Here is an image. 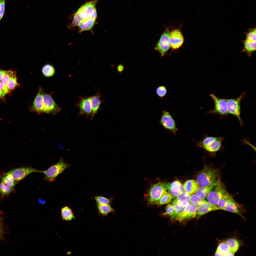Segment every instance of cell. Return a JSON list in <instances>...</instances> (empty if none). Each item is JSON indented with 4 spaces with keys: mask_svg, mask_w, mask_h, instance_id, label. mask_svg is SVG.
I'll use <instances>...</instances> for the list:
<instances>
[{
    "mask_svg": "<svg viewBox=\"0 0 256 256\" xmlns=\"http://www.w3.org/2000/svg\"><path fill=\"white\" fill-rule=\"evenodd\" d=\"M220 180L219 169L205 165L203 169L197 174L196 180L200 186H207Z\"/></svg>",
    "mask_w": 256,
    "mask_h": 256,
    "instance_id": "cell-1",
    "label": "cell"
},
{
    "mask_svg": "<svg viewBox=\"0 0 256 256\" xmlns=\"http://www.w3.org/2000/svg\"><path fill=\"white\" fill-rule=\"evenodd\" d=\"M167 190L166 183L160 182L151 185L145 195L148 204L156 205L163 193Z\"/></svg>",
    "mask_w": 256,
    "mask_h": 256,
    "instance_id": "cell-2",
    "label": "cell"
},
{
    "mask_svg": "<svg viewBox=\"0 0 256 256\" xmlns=\"http://www.w3.org/2000/svg\"><path fill=\"white\" fill-rule=\"evenodd\" d=\"M69 166L65 163L62 158H61L56 164L51 166L47 170L42 171L45 176L44 180L51 182L55 180L56 178L62 173Z\"/></svg>",
    "mask_w": 256,
    "mask_h": 256,
    "instance_id": "cell-3",
    "label": "cell"
},
{
    "mask_svg": "<svg viewBox=\"0 0 256 256\" xmlns=\"http://www.w3.org/2000/svg\"><path fill=\"white\" fill-rule=\"evenodd\" d=\"M226 191L221 180L219 181L214 184L208 193L206 197L207 201L217 207L219 200Z\"/></svg>",
    "mask_w": 256,
    "mask_h": 256,
    "instance_id": "cell-4",
    "label": "cell"
},
{
    "mask_svg": "<svg viewBox=\"0 0 256 256\" xmlns=\"http://www.w3.org/2000/svg\"><path fill=\"white\" fill-rule=\"evenodd\" d=\"M245 94V92L243 93L236 98L226 99L229 114L235 116L238 119L241 125H242L243 123L240 117V104L241 101L244 96Z\"/></svg>",
    "mask_w": 256,
    "mask_h": 256,
    "instance_id": "cell-5",
    "label": "cell"
},
{
    "mask_svg": "<svg viewBox=\"0 0 256 256\" xmlns=\"http://www.w3.org/2000/svg\"><path fill=\"white\" fill-rule=\"evenodd\" d=\"M170 32L169 29L166 28L161 35L155 48V50L160 52L162 57L165 55L170 48Z\"/></svg>",
    "mask_w": 256,
    "mask_h": 256,
    "instance_id": "cell-6",
    "label": "cell"
},
{
    "mask_svg": "<svg viewBox=\"0 0 256 256\" xmlns=\"http://www.w3.org/2000/svg\"><path fill=\"white\" fill-rule=\"evenodd\" d=\"M210 96L213 100L215 105L214 109L208 112L209 114H217L222 115L229 114L226 99L219 98L214 93L211 94Z\"/></svg>",
    "mask_w": 256,
    "mask_h": 256,
    "instance_id": "cell-7",
    "label": "cell"
},
{
    "mask_svg": "<svg viewBox=\"0 0 256 256\" xmlns=\"http://www.w3.org/2000/svg\"><path fill=\"white\" fill-rule=\"evenodd\" d=\"M43 113L55 115L61 110L52 97L44 92L43 94Z\"/></svg>",
    "mask_w": 256,
    "mask_h": 256,
    "instance_id": "cell-8",
    "label": "cell"
},
{
    "mask_svg": "<svg viewBox=\"0 0 256 256\" xmlns=\"http://www.w3.org/2000/svg\"><path fill=\"white\" fill-rule=\"evenodd\" d=\"M12 176L18 183L29 174L35 172H42L32 167H20L12 170L8 172Z\"/></svg>",
    "mask_w": 256,
    "mask_h": 256,
    "instance_id": "cell-9",
    "label": "cell"
},
{
    "mask_svg": "<svg viewBox=\"0 0 256 256\" xmlns=\"http://www.w3.org/2000/svg\"><path fill=\"white\" fill-rule=\"evenodd\" d=\"M160 123L165 129L174 134L178 130L171 115L166 111L163 110Z\"/></svg>",
    "mask_w": 256,
    "mask_h": 256,
    "instance_id": "cell-10",
    "label": "cell"
},
{
    "mask_svg": "<svg viewBox=\"0 0 256 256\" xmlns=\"http://www.w3.org/2000/svg\"><path fill=\"white\" fill-rule=\"evenodd\" d=\"M99 0H93L82 6L77 11L84 21L91 18Z\"/></svg>",
    "mask_w": 256,
    "mask_h": 256,
    "instance_id": "cell-11",
    "label": "cell"
},
{
    "mask_svg": "<svg viewBox=\"0 0 256 256\" xmlns=\"http://www.w3.org/2000/svg\"><path fill=\"white\" fill-rule=\"evenodd\" d=\"M169 41L170 46L173 50L177 49L183 44L184 39L180 29L175 28L170 32Z\"/></svg>",
    "mask_w": 256,
    "mask_h": 256,
    "instance_id": "cell-12",
    "label": "cell"
},
{
    "mask_svg": "<svg viewBox=\"0 0 256 256\" xmlns=\"http://www.w3.org/2000/svg\"><path fill=\"white\" fill-rule=\"evenodd\" d=\"M197 207L189 203L185 207L184 211L177 216L175 219L180 222L194 218L196 215Z\"/></svg>",
    "mask_w": 256,
    "mask_h": 256,
    "instance_id": "cell-13",
    "label": "cell"
},
{
    "mask_svg": "<svg viewBox=\"0 0 256 256\" xmlns=\"http://www.w3.org/2000/svg\"><path fill=\"white\" fill-rule=\"evenodd\" d=\"M44 92L42 88L40 87L38 93L32 105L30 108L31 112H34L38 114L43 113V94Z\"/></svg>",
    "mask_w": 256,
    "mask_h": 256,
    "instance_id": "cell-14",
    "label": "cell"
},
{
    "mask_svg": "<svg viewBox=\"0 0 256 256\" xmlns=\"http://www.w3.org/2000/svg\"><path fill=\"white\" fill-rule=\"evenodd\" d=\"M224 139L223 137H217L213 142L204 147L203 149L210 155L213 156H216V152L222 148V143Z\"/></svg>",
    "mask_w": 256,
    "mask_h": 256,
    "instance_id": "cell-15",
    "label": "cell"
},
{
    "mask_svg": "<svg viewBox=\"0 0 256 256\" xmlns=\"http://www.w3.org/2000/svg\"><path fill=\"white\" fill-rule=\"evenodd\" d=\"M166 185L167 190L173 197L177 196L184 192L183 185L178 180L166 183Z\"/></svg>",
    "mask_w": 256,
    "mask_h": 256,
    "instance_id": "cell-16",
    "label": "cell"
},
{
    "mask_svg": "<svg viewBox=\"0 0 256 256\" xmlns=\"http://www.w3.org/2000/svg\"><path fill=\"white\" fill-rule=\"evenodd\" d=\"M91 97L81 99L78 105L80 109L79 115L84 114L87 116L91 114Z\"/></svg>",
    "mask_w": 256,
    "mask_h": 256,
    "instance_id": "cell-17",
    "label": "cell"
},
{
    "mask_svg": "<svg viewBox=\"0 0 256 256\" xmlns=\"http://www.w3.org/2000/svg\"><path fill=\"white\" fill-rule=\"evenodd\" d=\"M218 210L219 209L217 207L205 200L201 204L197 207L196 215L198 216H201L208 213Z\"/></svg>",
    "mask_w": 256,
    "mask_h": 256,
    "instance_id": "cell-18",
    "label": "cell"
},
{
    "mask_svg": "<svg viewBox=\"0 0 256 256\" xmlns=\"http://www.w3.org/2000/svg\"><path fill=\"white\" fill-rule=\"evenodd\" d=\"M183 186L185 192L191 195L195 193L200 187L197 181L193 179L186 181Z\"/></svg>",
    "mask_w": 256,
    "mask_h": 256,
    "instance_id": "cell-19",
    "label": "cell"
},
{
    "mask_svg": "<svg viewBox=\"0 0 256 256\" xmlns=\"http://www.w3.org/2000/svg\"><path fill=\"white\" fill-rule=\"evenodd\" d=\"M241 207V205L236 202L232 196L223 210L236 214L243 218L239 210Z\"/></svg>",
    "mask_w": 256,
    "mask_h": 256,
    "instance_id": "cell-20",
    "label": "cell"
},
{
    "mask_svg": "<svg viewBox=\"0 0 256 256\" xmlns=\"http://www.w3.org/2000/svg\"><path fill=\"white\" fill-rule=\"evenodd\" d=\"M100 96L99 93L91 97V119L94 115L97 113L102 101L100 99Z\"/></svg>",
    "mask_w": 256,
    "mask_h": 256,
    "instance_id": "cell-21",
    "label": "cell"
},
{
    "mask_svg": "<svg viewBox=\"0 0 256 256\" xmlns=\"http://www.w3.org/2000/svg\"><path fill=\"white\" fill-rule=\"evenodd\" d=\"M243 42L244 47L242 52L246 53L249 57L251 56L256 50V41L245 40Z\"/></svg>",
    "mask_w": 256,
    "mask_h": 256,
    "instance_id": "cell-22",
    "label": "cell"
},
{
    "mask_svg": "<svg viewBox=\"0 0 256 256\" xmlns=\"http://www.w3.org/2000/svg\"><path fill=\"white\" fill-rule=\"evenodd\" d=\"M1 182L13 189L18 183L12 175L8 172L4 174L1 176Z\"/></svg>",
    "mask_w": 256,
    "mask_h": 256,
    "instance_id": "cell-23",
    "label": "cell"
},
{
    "mask_svg": "<svg viewBox=\"0 0 256 256\" xmlns=\"http://www.w3.org/2000/svg\"><path fill=\"white\" fill-rule=\"evenodd\" d=\"M96 20L92 18L83 21L78 26L79 33L85 31L90 30L93 27Z\"/></svg>",
    "mask_w": 256,
    "mask_h": 256,
    "instance_id": "cell-24",
    "label": "cell"
},
{
    "mask_svg": "<svg viewBox=\"0 0 256 256\" xmlns=\"http://www.w3.org/2000/svg\"><path fill=\"white\" fill-rule=\"evenodd\" d=\"M176 197L177 201L183 206H186L190 202L191 195L185 192Z\"/></svg>",
    "mask_w": 256,
    "mask_h": 256,
    "instance_id": "cell-25",
    "label": "cell"
},
{
    "mask_svg": "<svg viewBox=\"0 0 256 256\" xmlns=\"http://www.w3.org/2000/svg\"><path fill=\"white\" fill-rule=\"evenodd\" d=\"M216 183L209 186L200 187L195 193L200 198L205 199L211 189Z\"/></svg>",
    "mask_w": 256,
    "mask_h": 256,
    "instance_id": "cell-26",
    "label": "cell"
},
{
    "mask_svg": "<svg viewBox=\"0 0 256 256\" xmlns=\"http://www.w3.org/2000/svg\"><path fill=\"white\" fill-rule=\"evenodd\" d=\"M61 216L63 220L67 221L75 219L74 214L71 209L68 206H65L61 210Z\"/></svg>",
    "mask_w": 256,
    "mask_h": 256,
    "instance_id": "cell-27",
    "label": "cell"
},
{
    "mask_svg": "<svg viewBox=\"0 0 256 256\" xmlns=\"http://www.w3.org/2000/svg\"><path fill=\"white\" fill-rule=\"evenodd\" d=\"M97 208L99 213L103 216H106L110 213L114 212V209L110 205L97 203Z\"/></svg>",
    "mask_w": 256,
    "mask_h": 256,
    "instance_id": "cell-28",
    "label": "cell"
},
{
    "mask_svg": "<svg viewBox=\"0 0 256 256\" xmlns=\"http://www.w3.org/2000/svg\"><path fill=\"white\" fill-rule=\"evenodd\" d=\"M232 196L227 191L222 196L218 203L217 207L219 210H223L227 205Z\"/></svg>",
    "mask_w": 256,
    "mask_h": 256,
    "instance_id": "cell-29",
    "label": "cell"
},
{
    "mask_svg": "<svg viewBox=\"0 0 256 256\" xmlns=\"http://www.w3.org/2000/svg\"><path fill=\"white\" fill-rule=\"evenodd\" d=\"M172 196L170 193L166 191L164 192L156 205L160 206L167 204L171 201Z\"/></svg>",
    "mask_w": 256,
    "mask_h": 256,
    "instance_id": "cell-30",
    "label": "cell"
},
{
    "mask_svg": "<svg viewBox=\"0 0 256 256\" xmlns=\"http://www.w3.org/2000/svg\"><path fill=\"white\" fill-rule=\"evenodd\" d=\"M217 138V137L205 135L201 140L197 143L196 146L203 148L213 142Z\"/></svg>",
    "mask_w": 256,
    "mask_h": 256,
    "instance_id": "cell-31",
    "label": "cell"
},
{
    "mask_svg": "<svg viewBox=\"0 0 256 256\" xmlns=\"http://www.w3.org/2000/svg\"><path fill=\"white\" fill-rule=\"evenodd\" d=\"M14 189L6 185L2 182H0V196L1 198L9 195L14 191Z\"/></svg>",
    "mask_w": 256,
    "mask_h": 256,
    "instance_id": "cell-32",
    "label": "cell"
},
{
    "mask_svg": "<svg viewBox=\"0 0 256 256\" xmlns=\"http://www.w3.org/2000/svg\"><path fill=\"white\" fill-rule=\"evenodd\" d=\"M42 71L44 75L46 77H50L54 74L55 70L54 67L52 65L47 64L42 67Z\"/></svg>",
    "mask_w": 256,
    "mask_h": 256,
    "instance_id": "cell-33",
    "label": "cell"
},
{
    "mask_svg": "<svg viewBox=\"0 0 256 256\" xmlns=\"http://www.w3.org/2000/svg\"><path fill=\"white\" fill-rule=\"evenodd\" d=\"M229 246L230 250L235 253L238 249L239 247V243L236 239L229 238L225 241Z\"/></svg>",
    "mask_w": 256,
    "mask_h": 256,
    "instance_id": "cell-34",
    "label": "cell"
},
{
    "mask_svg": "<svg viewBox=\"0 0 256 256\" xmlns=\"http://www.w3.org/2000/svg\"><path fill=\"white\" fill-rule=\"evenodd\" d=\"M165 210V212L163 213L162 214V215H168L170 216L172 219H175L177 214L173 204H168L166 206Z\"/></svg>",
    "mask_w": 256,
    "mask_h": 256,
    "instance_id": "cell-35",
    "label": "cell"
},
{
    "mask_svg": "<svg viewBox=\"0 0 256 256\" xmlns=\"http://www.w3.org/2000/svg\"><path fill=\"white\" fill-rule=\"evenodd\" d=\"M83 21L81 18L78 13L77 12L74 15L72 23L67 26L69 28L78 26Z\"/></svg>",
    "mask_w": 256,
    "mask_h": 256,
    "instance_id": "cell-36",
    "label": "cell"
},
{
    "mask_svg": "<svg viewBox=\"0 0 256 256\" xmlns=\"http://www.w3.org/2000/svg\"><path fill=\"white\" fill-rule=\"evenodd\" d=\"M18 85L17 81L15 72L11 77L7 86L9 92L12 91Z\"/></svg>",
    "mask_w": 256,
    "mask_h": 256,
    "instance_id": "cell-37",
    "label": "cell"
},
{
    "mask_svg": "<svg viewBox=\"0 0 256 256\" xmlns=\"http://www.w3.org/2000/svg\"><path fill=\"white\" fill-rule=\"evenodd\" d=\"M255 27L250 28L245 33V40L252 41H256V32Z\"/></svg>",
    "mask_w": 256,
    "mask_h": 256,
    "instance_id": "cell-38",
    "label": "cell"
},
{
    "mask_svg": "<svg viewBox=\"0 0 256 256\" xmlns=\"http://www.w3.org/2000/svg\"><path fill=\"white\" fill-rule=\"evenodd\" d=\"M173 200L172 203L174 206L177 215L182 213L184 210L185 206H183L181 205L176 201L174 197H173Z\"/></svg>",
    "mask_w": 256,
    "mask_h": 256,
    "instance_id": "cell-39",
    "label": "cell"
},
{
    "mask_svg": "<svg viewBox=\"0 0 256 256\" xmlns=\"http://www.w3.org/2000/svg\"><path fill=\"white\" fill-rule=\"evenodd\" d=\"M14 72L11 70L6 71L5 74L1 80V81L3 84L7 88L9 81Z\"/></svg>",
    "mask_w": 256,
    "mask_h": 256,
    "instance_id": "cell-40",
    "label": "cell"
},
{
    "mask_svg": "<svg viewBox=\"0 0 256 256\" xmlns=\"http://www.w3.org/2000/svg\"><path fill=\"white\" fill-rule=\"evenodd\" d=\"M94 199L97 204L110 205L112 200L101 196H96Z\"/></svg>",
    "mask_w": 256,
    "mask_h": 256,
    "instance_id": "cell-41",
    "label": "cell"
},
{
    "mask_svg": "<svg viewBox=\"0 0 256 256\" xmlns=\"http://www.w3.org/2000/svg\"><path fill=\"white\" fill-rule=\"evenodd\" d=\"M217 250L224 255L230 250V248L228 245L224 242H222L218 245Z\"/></svg>",
    "mask_w": 256,
    "mask_h": 256,
    "instance_id": "cell-42",
    "label": "cell"
},
{
    "mask_svg": "<svg viewBox=\"0 0 256 256\" xmlns=\"http://www.w3.org/2000/svg\"><path fill=\"white\" fill-rule=\"evenodd\" d=\"M205 200L200 198L195 194H193L191 195V203L197 207L201 204Z\"/></svg>",
    "mask_w": 256,
    "mask_h": 256,
    "instance_id": "cell-43",
    "label": "cell"
},
{
    "mask_svg": "<svg viewBox=\"0 0 256 256\" xmlns=\"http://www.w3.org/2000/svg\"><path fill=\"white\" fill-rule=\"evenodd\" d=\"M167 92L166 88L164 86H160L157 87L156 89L157 94L161 99L165 95Z\"/></svg>",
    "mask_w": 256,
    "mask_h": 256,
    "instance_id": "cell-44",
    "label": "cell"
},
{
    "mask_svg": "<svg viewBox=\"0 0 256 256\" xmlns=\"http://www.w3.org/2000/svg\"><path fill=\"white\" fill-rule=\"evenodd\" d=\"M6 1V0H1L0 3V20L4 14Z\"/></svg>",
    "mask_w": 256,
    "mask_h": 256,
    "instance_id": "cell-45",
    "label": "cell"
},
{
    "mask_svg": "<svg viewBox=\"0 0 256 256\" xmlns=\"http://www.w3.org/2000/svg\"><path fill=\"white\" fill-rule=\"evenodd\" d=\"M0 91L5 94L9 92L7 88L4 85L1 81H0Z\"/></svg>",
    "mask_w": 256,
    "mask_h": 256,
    "instance_id": "cell-46",
    "label": "cell"
},
{
    "mask_svg": "<svg viewBox=\"0 0 256 256\" xmlns=\"http://www.w3.org/2000/svg\"><path fill=\"white\" fill-rule=\"evenodd\" d=\"M124 69V65L122 64H119L117 67V70L119 73H122L123 72Z\"/></svg>",
    "mask_w": 256,
    "mask_h": 256,
    "instance_id": "cell-47",
    "label": "cell"
},
{
    "mask_svg": "<svg viewBox=\"0 0 256 256\" xmlns=\"http://www.w3.org/2000/svg\"><path fill=\"white\" fill-rule=\"evenodd\" d=\"M3 233V228L1 218L0 216V239L2 237Z\"/></svg>",
    "mask_w": 256,
    "mask_h": 256,
    "instance_id": "cell-48",
    "label": "cell"
},
{
    "mask_svg": "<svg viewBox=\"0 0 256 256\" xmlns=\"http://www.w3.org/2000/svg\"><path fill=\"white\" fill-rule=\"evenodd\" d=\"M6 72V71L0 69V80H1L2 78L5 74Z\"/></svg>",
    "mask_w": 256,
    "mask_h": 256,
    "instance_id": "cell-49",
    "label": "cell"
},
{
    "mask_svg": "<svg viewBox=\"0 0 256 256\" xmlns=\"http://www.w3.org/2000/svg\"><path fill=\"white\" fill-rule=\"evenodd\" d=\"M235 253L232 251L229 250L226 253H225L224 256H234V255Z\"/></svg>",
    "mask_w": 256,
    "mask_h": 256,
    "instance_id": "cell-50",
    "label": "cell"
},
{
    "mask_svg": "<svg viewBox=\"0 0 256 256\" xmlns=\"http://www.w3.org/2000/svg\"><path fill=\"white\" fill-rule=\"evenodd\" d=\"M215 256H223V255L219 251L216 250L215 253Z\"/></svg>",
    "mask_w": 256,
    "mask_h": 256,
    "instance_id": "cell-51",
    "label": "cell"
},
{
    "mask_svg": "<svg viewBox=\"0 0 256 256\" xmlns=\"http://www.w3.org/2000/svg\"><path fill=\"white\" fill-rule=\"evenodd\" d=\"M4 92L0 91V98H2L4 96L6 95Z\"/></svg>",
    "mask_w": 256,
    "mask_h": 256,
    "instance_id": "cell-52",
    "label": "cell"
},
{
    "mask_svg": "<svg viewBox=\"0 0 256 256\" xmlns=\"http://www.w3.org/2000/svg\"><path fill=\"white\" fill-rule=\"evenodd\" d=\"M1 0H0V2H1Z\"/></svg>",
    "mask_w": 256,
    "mask_h": 256,
    "instance_id": "cell-53",
    "label": "cell"
}]
</instances>
